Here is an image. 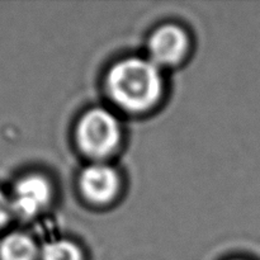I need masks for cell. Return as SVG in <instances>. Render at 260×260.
<instances>
[{
	"label": "cell",
	"instance_id": "1",
	"mask_svg": "<svg viewBox=\"0 0 260 260\" xmlns=\"http://www.w3.org/2000/svg\"><path fill=\"white\" fill-rule=\"evenodd\" d=\"M107 84L114 102L132 112L149 109L161 93V78L156 65L141 58L116 63L109 71Z\"/></svg>",
	"mask_w": 260,
	"mask_h": 260
},
{
	"label": "cell",
	"instance_id": "2",
	"mask_svg": "<svg viewBox=\"0 0 260 260\" xmlns=\"http://www.w3.org/2000/svg\"><path fill=\"white\" fill-rule=\"evenodd\" d=\"M76 136L85 154L94 157L106 156L118 144V122L108 111L91 109L79 122Z\"/></svg>",
	"mask_w": 260,
	"mask_h": 260
},
{
	"label": "cell",
	"instance_id": "3",
	"mask_svg": "<svg viewBox=\"0 0 260 260\" xmlns=\"http://www.w3.org/2000/svg\"><path fill=\"white\" fill-rule=\"evenodd\" d=\"M50 184L40 175H28L15 184L13 190V213L23 218L37 215L50 200Z\"/></svg>",
	"mask_w": 260,
	"mask_h": 260
},
{
	"label": "cell",
	"instance_id": "4",
	"mask_svg": "<svg viewBox=\"0 0 260 260\" xmlns=\"http://www.w3.org/2000/svg\"><path fill=\"white\" fill-rule=\"evenodd\" d=\"M187 36L177 25H164L154 32L149 51L155 65H173L179 62L187 51Z\"/></svg>",
	"mask_w": 260,
	"mask_h": 260
},
{
	"label": "cell",
	"instance_id": "5",
	"mask_svg": "<svg viewBox=\"0 0 260 260\" xmlns=\"http://www.w3.org/2000/svg\"><path fill=\"white\" fill-rule=\"evenodd\" d=\"M80 188L84 196L91 202H109L118 189V177L107 165H90L81 173Z\"/></svg>",
	"mask_w": 260,
	"mask_h": 260
},
{
	"label": "cell",
	"instance_id": "6",
	"mask_svg": "<svg viewBox=\"0 0 260 260\" xmlns=\"http://www.w3.org/2000/svg\"><path fill=\"white\" fill-rule=\"evenodd\" d=\"M35 243L24 234H10L0 243V260H35Z\"/></svg>",
	"mask_w": 260,
	"mask_h": 260
},
{
	"label": "cell",
	"instance_id": "7",
	"mask_svg": "<svg viewBox=\"0 0 260 260\" xmlns=\"http://www.w3.org/2000/svg\"><path fill=\"white\" fill-rule=\"evenodd\" d=\"M42 260H81V254L74 244L55 241L43 248Z\"/></svg>",
	"mask_w": 260,
	"mask_h": 260
},
{
	"label": "cell",
	"instance_id": "8",
	"mask_svg": "<svg viewBox=\"0 0 260 260\" xmlns=\"http://www.w3.org/2000/svg\"><path fill=\"white\" fill-rule=\"evenodd\" d=\"M12 213L13 210L10 200L0 190V230L7 225Z\"/></svg>",
	"mask_w": 260,
	"mask_h": 260
}]
</instances>
